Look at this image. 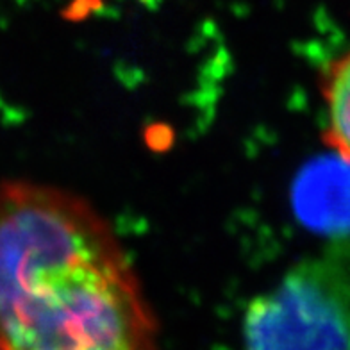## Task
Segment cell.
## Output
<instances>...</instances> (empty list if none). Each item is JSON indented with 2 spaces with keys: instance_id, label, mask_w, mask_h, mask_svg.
Masks as SVG:
<instances>
[{
  "instance_id": "obj_4",
  "label": "cell",
  "mask_w": 350,
  "mask_h": 350,
  "mask_svg": "<svg viewBox=\"0 0 350 350\" xmlns=\"http://www.w3.org/2000/svg\"><path fill=\"white\" fill-rule=\"evenodd\" d=\"M325 142L350 161V51L338 57L323 77Z\"/></svg>"
},
{
  "instance_id": "obj_1",
  "label": "cell",
  "mask_w": 350,
  "mask_h": 350,
  "mask_svg": "<svg viewBox=\"0 0 350 350\" xmlns=\"http://www.w3.org/2000/svg\"><path fill=\"white\" fill-rule=\"evenodd\" d=\"M0 350H159L138 277L84 198L0 183Z\"/></svg>"
},
{
  "instance_id": "obj_3",
  "label": "cell",
  "mask_w": 350,
  "mask_h": 350,
  "mask_svg": "<svg viewBox=\"0 0 350 350\" xmlns=\"http://www.w3.org/2000/svg\"><path fill=\"white\" fill-rule=\"evenodd\" d=\"M302 224L325 234L350 232V161L332 150L302 168L293 185Z\"/></svg>"
},
{
  "instance_id": "obj_2",
  "label": "cell",
  "mask_w": 350,
  "mask_h": 350,
  "mask_svg": "<svg viewBox=\"0 0 350 350\" xmlns=\"http://www.w3.org/2000/svg\"><path fill=\"white\" fill-rule=\"evenodd\" d=\"M247 350H350V284L331 265L299 267L245 314Z\"/></svg>"
}]
</instances>
